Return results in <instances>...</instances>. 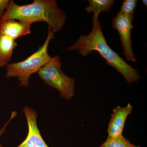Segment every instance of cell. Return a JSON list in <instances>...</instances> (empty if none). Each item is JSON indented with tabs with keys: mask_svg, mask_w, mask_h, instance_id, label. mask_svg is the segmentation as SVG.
Masks as SVG:
<instances>
[{
	"mask_svg": "<svg viewBox=\"0 0 147 147\" xmlns=\"http://www.w3.org/2000/svg\"><path fill=\"white\" fill-rule=\"evenodd\" d=\"M10 19L32 24L39 21L45 22L55 34L63 28L67 16L55 0H34L32 3L24 5H18L13 1H10L0 21Z\"/></svg>",
	"mask_w": 147,
	"mask_h": 147,
	"instance_id": "obj_2",
	"label": "cell"
},
{
	"mask_svg": "<svg viewBox=\"0 0 147 147\" xmlns=\"http://www.w3.org/2000/svg\"><path fill=\"white\" fill-rule=\"evenodd\" d=\"M67 50L77 51L83 56H88L93 51L97 52L105 60L106 63L115 69L129 85L138 82L141 77L137 69L127 63L123 58L108 45L99 20L93 26L88 34L80 36Z\"/></svg>",
	"mask_w": 147,
	"mask_h": 147,
	"instance_id": "obj_1",
	"label": "cell"
},
{
	"mask_svg": "<svg viewBox=\"0 0 147 147\" xmlns=\"http://www.w3.org/2000/svg\"><path fill=\"white\" fill-rule=\"evenodd\" d=\"M10 1L9 0H0V19H1L8 7Z\"/></svg>",
	"mask_w": 147,
	"mask_h": 147,
	"instance_id": "obj_13",
	"label": "cell"
},
{
	"mask_svg": "<svg viewBox=\"0 0 147 147\" xmlns=\"http://www.w3.org/2000/svg\"><path fill=\"white\" fill-rule=\"evenodd\" d=\"M89 5L85 8L88 13H93V26L98 21L99 14L101 12L110 11L115 3L114 0H88Z\"/></svg>",
	"mask_w": 147,
	"mask_h": 147,
	"instance_id": "obj_9",
	"label": "cell"
},
{
	"mask_svg": "<svg viewBox=\"0 0 147 147\" xmlns=\"http://www.w3.org/2000/svg\"><path fill=\"white\" fill-rule=\"evenodd\" d=\"M32 24L13 19L0 21V35L7 36L15 40L30 34Z\"/></svg>",
	"mask_w": 147,
	"mask_h": 147,
	"instance_id": "obj_8",
	"label": "cell"
},
{
	"mask_svg": "<svg viewBox=\"0 0 147 147\" xmlns=\"http://www.w3.org/2000/svg\"><path fill=\"white\" fill-rule=\"evenodd\" d=\"M137 4V0H125L122 3L119 12L133 16Z\"/></svg>",
	"mask_w": 147,
	"mask_h": 147,
	"instance_id": "obj_12",
	"label": "cell"
},
{
	"mask_svg": "<svg viewBox=\"0 0 147 147\" xmlns=\"http://www.w3.org/2000/svg\"><path fill=\"white\" fill-rule=\"evenodd\" d=\"M24 112L28 122V131L26 138L17 147H49L42 139L36 123V110L26 106Z\"/></svg>",
	"mask_w": 147,
	"mask_h": 147,
	"instance_id": "obj_6",
	"label": "cell"
},
{
	"mask_svg": "<svg viewBox=\"0 0 147 147\" xmlns=\"http://www.w3.org/2000/svg\"><path fill=\"white\" fill-rule=\"evenodd\" d=\"M62 64L60 57L57 55L51 57L37 73L45 84L58 90L65 100H69L74 96L75 79L63 73Z\"/></svg>",
	"mask_w": 147,
	"mask_h": 147,
	"instance_id": "obj_4",
	"label": "cell"
},
{
	"mask_svg": "<svg viewBox=\"0 0 147 147\" xmlns=\"http://www.w3.org/2000/svg\"><path fill=\"white\" fill-rule=\"evenodd\" d=\"M16 115H17V113H16V112H13V113H11V117L10 119H9V120L7 122L5 125L1 129V130H0V137H1V135L2 134L5 132V127H6L7 126L9 123V121H10L13 118H14V117ZM0 147H3L2 145H1V144H0Z\"/></svg>",
	"mask_w": 147,
	"mask_h": 147,
	"instance_id": "obj_14",
	"label": "cell"
},
{
	"mask_svg": "<svg viewBox=\"0 0 147 147\" xmlns=\"http://www.w3.org/2000/svg\"><path fill=\"white\" fill-rule=\"evenodd\" d=\"M142 2H143V4H144V5L146 6V7H147V1L146 0H143L142 1Z\"/></svg>",
	"mask_w": 147,
	"mask_h": 147,
	"instance_id": "obj_16",
	"label": "cell"
},
{
	"mask_svg": "<svg viewBox=\"0 0 147 147\" xmlns=\"http://www.w3.org/2000/svg\"><path fill=\"white\" fill-rule=\"evenodd\" d=\"M133 107L129 103L125 107L118 106L113 110L108 128V138H116L123 136L125 124Z\"/></svg>",
	"mask_w": 147,
	"mask_h": 147,
	"instance_id": "obj_7",
	"label": "cell"
},
{
	"mask_svg": "<svg viewBox=\"0 0 147 147\" xmlns=\"http://www.w3.org/2000/svg\"><path fill=\"white\" fill-rule=\"evenodd\" d=\"M54 37V34L48 28L46 40L36 52L22 61L7 63L6 65V77H17L21 86L28 87L29 78L31 75L38 72L52 57L48 54V47L50 40Z\"/></svg>",
	"mask_w": 147,
	"mask_h": 147,
	"instance_id": "obj_3",
	"label": "cell"
},
{
	"mask_svg": "<svg viewBox=\"0 0 147 147\" xmlns=\"http://www.w3.org/2000/svg\"><path fill=\"white\" fill-rule=\"evenodd\" d=\"M134 16L117 12L111 21L112 27L118 32L123 47V54L127 60L136 62V57L132 50L131 32L133 29Z\"/></svg>",
	"mask_w": 147,
	"mask_h": 147,
	"instance_id": "obj_5",
	"label": "cell"
},
{
	"mask_svg": "<svg viewBox=\"0 0 147 147\" xmlns=\"http://www.w3.org/2000/svg\"><path fill=\"white\" fill-rule=\"evenodd\" d=\"M98 147H141L136 146L130 142L123 135L116 138H109L107 139Z\"/></svg>",
	"mask_w": 147,
	"mask_h": 147,
	"instance_id": "obj_11",
	"label": "cell"
},
{
	"mask_svg": "<svg viewBox=\"0 0 147 147\" xmlns=\"http://www.w3.org/2000/svg\"><path fill=\"white\" fill-rule=\"evenodd\" d=\"M7 64L5 63L0 61V67H3L4 66L6 65Z\"/></svg>",
	"mask_w": 147,
	"mask_h": 147,
	"instance_id": "obj_15",
	"label": "cell"
},
{
	"mask_svg": "<svg viewBox=\"0 0 147 147\" xmlns=\"http://www.w3.org/2000/svg\"><path fill=\"white\" fill-rule=\"evenodd\" d=\"M17 45L15 40L7 36L0 35V61L8 63Z\"/></svg>",
	"mask_w": 147,
	"mask_h": 147,
	"instance_id": "obj_10",
	"label": "cell"
}]
</instances>
